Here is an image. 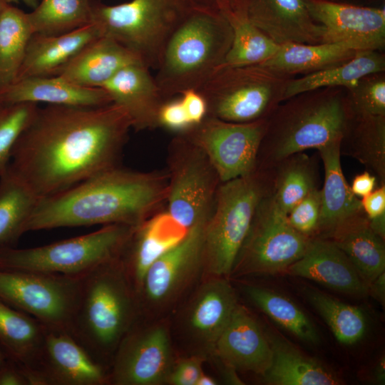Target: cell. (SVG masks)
<instances>
[{
	"label": "cell",
	"instance_id": "obj_23",
	"mask_svg": "<svg viewBox=\"0 0 385 385\" xmlns=\"http://www.w3.org/2000/svg\"><path fill=\"white\" fill-rule=\"evenodd\" d=\"M103 36L93 24L57 35L34 34L17 78L58 76L88 43Z\"/></svg>",
	"mask_w": 385,
	"mask_h": 385
},
{
	"label": "cell",
	"instance_id": "obj_54",
	"mask_svg": "<svg viewBox=\"0 0 385 385\" xmlns=\"http://www.w3.org/2000/svg\"><path fill=\"white\" fill-rule=\"evenodd\" d=\"M384 363L382 364V361H381L380 364L378 366L376 369V376L379 379L380 381H382V379L383 380L384 379Z\"/></svg>",
	"mask_w": 385,
	"mask_h": 385
},
{
	"label": "cell",
	"instance_id": "obj_42",
	"mask_svg": "<svg viewBox=\"0 0 385 385\" xmlns=\"http://www.w3.org/2000/svg\"><path fill=\"white\" fill-rule=\"evenodd\" d=\"M353 114L385 115V73L367 74L345 88Z\"/></svg>",
	"mask_w": 385,
	"mask_h": 385
},
{
	"label": "cell",
	"instance_id": "obj_9",
	"mask_svg": "<svg viewBox=\"0 0 385 385\" xmlns=\"http://www.w3.org/2000/svg\"><path fill=\"white\" fill-rule=\"evenodd\" d=\"M293 78L261 65H222L198 91L206 100L207 116L250 123L267 118L284 101L286 88Z\"/></svg>",
	"mask_w": 385,
	"mask_h": 385
},
{
	"label": "cell",
	"instance_id": "obj_39",
	"mask_svg": "<svg viewBox=\"0 0 385 385\" xmlns=\"http://www.w3.org/2000/svg\"><path fill=\"white\" fill-rule=\"evenodd\" d=\"M245 291L252 302L272 320L299 339L319 342L317 332L305 313L292 301L268 289L247 286Z\"/></svg>",
	"mask_w": 385,
	"mask_h": 385
},
{
	"label": "cell",
	"instance_id": "obj_8",
	"mask_svg": "<svg viewBox=\"0 0 385 385\" xmlns=\"http://www.w3.org/2000/svg\"><path fill=\"white\" fill-rule=\"evenodd\" d=\"M135 227L107 225L93 232L43 246L0 247V270L80 277L118 258Z\"/></svg>",
	"mask_w": 385,
	"mask_h": 385
},
{
	"label": "cell",
	"instance_id": "obj_16",
	"mask_svg": "<svg viewBox=\"0 0 385 385\" xmlns=\"http://www.w3.org/2000/svg\"><path fill=\"white\" fill-rule=\"evenodd\" d=\"M207 220L188 229L178 243L151 265L137 294L140 309L145 302L159 305L170 302L191 281L203 263Z\"/></svg>",
	"mask_w": 385,
	"mask_h": 385
},
{
	"label": "cell",
	"instance_id": "obj_34",
	"mask_svg": "<svg viewBox=\"0 0 385 385\" xmlns=\"http://www.w3.org/2000/svg\"><path fill=\"white\" fill-rule=\"evenodd\" d=\"M272 168L271 195L286 214L309 193L319 188L317 163L304 152L289 155Z\"/></svg>",
	"mask_w": 385,
	"mask_h": 385
},
{
	"label": "cell",
	"instance_id": "obj_56",
	"mask_svg": "<svg viewBox=\"0 0 385 385\" xmlns=\"http://www.w3.org/2000/svg\"><path fill=\"white\" fill-rule=\"evenodd\" d=\"M8 4H9L6 1V0H0V16Z\"/></svg>",
	"mask_w": 385,
	"mask_h": 385
},
{
	"label": "cell",
	"instance_id": "obj_35",
	"mask_svg": "<svg viewBox=\"0 0 385 385\" xmlns=\"http://www.w3.org/2000/svg\"><path fill=\"white\" fill-rule=\"evenodd\" d=\"M39 200L9 168L0 175V247H14Z\"/></svg>",
	"mask_w": 385,
	"mask_h": 385
},
{
	"label": "cell",
	"instance_id": "obj_21",
	"mask_svg": "<svg viewBox=\"0 0 385 385\" xmlns=\"http://www.w3.org/2000/svg\"><path fill=\"white\" fill-rule=\"evenodd\" d=\"M237 305L235 292L226 278L211 276L190 303L186 317L189 334L212 351Z\"/></svg>",
	"mask_w": 385,
	"mask_h": 385
},
{
	"label": "cell",
	"instance_id": "obj_53",
	"mask_svg": "<svg viewBox=\"0 0 385 385\" xmlns=\"http://www.w3.org/2000/svg\"><path fill=\"white\" fill-rule=\"evenodd\" d=\"M9 4L11 3H19L22 2L27 6L30 7L31 9H34L36 7L40 0H6Z\"/></svg>",
	"mask_w": 385,
	"mask_h": 385
},
{
	"label": "cell",
	"instance_id": "obj_3",
	"mask_svg": "<svg viewBox=\"0 0 385 385\" xmlns=\"http://www.w3.org/2000/svg\"><path fill=\"white\" fill-rule=\"evenodd\" d=\"M140 312L136 292L118 257L80 277L69 333L108 369L120 342Z\"/></svg>",
	"mask_w": 385,
	"mask_h": 385
},
{
	"label": "cell",
	"instance_id": "obj_11",
	"mask_svg": "<svg viewBox=\"0 0 385 385\" xmlns=\"http://www.w3.org/2000/svg\"><path fill=\"white\" fill-rule=\"evenodd\" d=\"M80 277L0 270V299L48 328L69 332Z\"/></svg>",
	"mask_w": 385,
	"mask_h": 385
},
{
	"label": "cell",
	"instance_id": "obj_40",
	"mask_svg": "<svg viewBox=\"0 0 385 385\" xmlns=\"http://www.w3.org/2000/svg\"><path fill=\"white\" fill-rule=\"evenodd\" d=\"M306 295L338 342L349 345L361 339L367 324L361 309L314 290H308Z\"/></svg>",
	"mask_w": 385,
	"mask_h": 385
},
{
	"label": "cell",
	"instance_id": "obj_44",
	"mask_svg": "<svg viewBox=\"0 0 385 385\" xmlns=\"http://www.w3.org/2000/svg\"><path fill=\"white\" fill-rule=\"evenodd\" d=\"M157 125L180 133L193 127L180 98H170L163 102L158 112Z\"/></svg>",
	"mask_w": 385,
	"mask_h": 385
},
{
	"label": "cell",
	"instance_id": "obj_18",
	"mask_svg": "<svg viewBox=\"0 0 385 385\" xmlns=\"http://www.w3.org/2000/svg\"><path fill=\"white\" fill-rule=\"evenodd\" d=\"M286 272L346 294L364 297L369 293V286L349 259L328 238L312 237L302 257Z\"/></svg>",
	"mask_w": 385,
	"mask_h": 385
},
{
	"label": "cell",
	"instance_id": "obj_27",
	"mask_svg": "<svg viewBox=\"0 0 385 385\" xmlns=\"http://www.w3.org/2000/svg\"><path fill=\"white\" fill-rule=\"evenodd\" d=\"M322 237L344 252L368 286L384 272V239L371 229L363 210Z\"/></svg>",
	"mask_w": 385,
	"mask_h": 385
},
{
	"label": "cell",
	"instance_id": "obj_6",
	"mask_svg": "<svg viewBox=\"0 0 385 385\" xmlns=\"http://www.w3.org/2000/svg\"><path fill=\"white\" fill-rule=\"evenodd\" d=\"M272 168L222 183L215 210L205 227L203 263L210 276L232 274L237 256L261 200L272 190Z\"/></svg>",
	"mask_w": 385,
	"mask_h": 385
},
{
	"label": "cell",
	"instance_id": "obj_36",
	"mask_svg": "<svg viewBox=\"0 0 385 385\" xmlns=\"http://www.w3.org/2000/svg\"><path fill=\"white\" fill-rule=\"evenodd\" d=\"M221 14L228 21L232 31L231 46L222 65L261 64L279 50L280 45L255 26L239 5Z\"/></svg>",
	"mask_w": 385,
	"mask_h": 385
},
{
	"label": "cell",
	"instance_id": "obj_29",
	"mask_svg": "<svg viewBox=\"0 0 385 385\" xmlns=\"http://www.w3.org/2000/svg\"><path fill=\"white\" fill-rule=\"evenodd\" d=\"M45 329L37 319L0 299V345L24 374L36 365Z\"/></svg>",
	"mask_w": 385,
	"mask_h": 385
},
{
	"label": "cell",
	"instance_id": "obj_41",
	"mask_svg": "<svg viewBox=\"0 0 385 385\" xmlns=\"http://www.w3.org/2000/svg\"><path fill=\"white\" fill-rule=\"evenodd\" d=\"M38 108V104L34 103H6L0 106V175L8 169L14 145Z\"/></svg>",
	"mask_w": 385,
	"mask_h": 385
},
{
	"label": "cell",
	"instance_id": "obj_2",
	"mask_svg": "<svg viewBox=\"0 0 385 385\" xmlns=\"http://www.w3.org/2000/svg\"><path fill=\"white\" fill-rule=\"evenodd\" d=\"M167 194L168 189L158 178L116 165L40 199L25 232L93 225L135 227Z\"/></svg>",
	"mask_w": 385,
	"mask_h": 385
},
{
	"label": "cell",
	"instance_id": "obj_52",
	"mask_svg": "<svg viewBox=\"0 0 385 385\" xmlns=\"http://www.w3.org/2000/svg\"><path fill=\"white\" fill-rule=\"evenodd\" d=\"M217 384V381L214 378L202 371L197 381L196 385H216Z\"/></svg>",
	"mask_w": 385,
	"mask_h": 385
},
{
	"label": "cell",
	"instance_id": "obj_12",
	"mask_svg": "<svg viewBox=\"0 0 385 385\" xmlns=\"http://www.w3.org/2000/svg\"><path fill=\"white\" fill-rule=\"evenodd\" d=\"M267 118L250 123H232L207 116L187 133L207 155L222 183L252 173L264 136Z\"/></svg>",
	"mask_w": 385,
	"mask_h": 385
},
{
	"label": "cell",
	"instance_id": "obj_45",
	"mask_svg": "<svg viewBox=\"0 0 385 385\" xmlns=\"http://www.w3.org/2000/svg\"><path fill=\"white\" fill-rule=\"evenodd\" d=\"M362 210L371 229L385 238V185H378L370 194L362 197Z\"/></svg>",
	"mask_w": 385,
	"mask_h": 385
},
{
	"label": "cell",
	"instance_id": "obj_4",
	"mask_svg": "<svg viewBox=\"0 0 385 385\" xmlns=\"http://www.w3.org/2000/svg\"><path fill=\"white\" fill-rule=\"evenodd\" d=\"M352 115L345 88L324 87L284 100L267 118L257 168L341 140Z\"/></svg>",
	"mask_w": 385,
	"mask_h": 385
},
{
	"label": "cell",
	"instance_id": "obj_14",
	"mask_svg": "<svg viewBox=\"0 0 385 385\" xmlns=\"http://www.w3.org/2000/svg\"><path fill=\"white\" fill-rule=\"evenodd\" d=\"M25 377L28 385H104L108 369L68 332L46 327L38 360Z\"/></svg>",
	"mask_w": 385,
	"mask_h": 385
},
{
	"label": "cell",
	"instance_id": "obj_46",
	"mask_svg": "<svg viewBox=\"0 0 385 385\" xmlns=\"http://www.w3.org/2000/svg\"><path fill=\"white\" fill-rule=\"evenodd\" d=\"M202 358L193 356L173 363L166 383L171 385H196L202 373Z\"/></svg>",
	"mask_w": 385,
	"mask_h": 385
},
{
	"label": "cell",
	"instance_id": "obj_37",
	"mask_svg": "<svg viewBox=\"0 0 385 385\" xmlns=\"http://www.w3.org/2000/svg\"><path fill=\"white\" fill-rule=\"evenodd\" d=\"M33 34L27 13L8 4L0 16V92L16 81Z\"/></svg>",
	"mask_w": 385,
	"mask_h": 385
},
{
	"label": "cell",
	"instance_id": "obj_25",
	"mask_svg": "<svg viewBox=\"0 0 385 385\" xmlns=\"http://www.w3.org/2000/svg\"><path fill=\"white\" fill-rule=\"evenodd\" d=\"M212 177L203 162L191 158L179 167L168 191V213L187 230L208 218Z\"/></svg>",
	"mask_w": 385,
	"mask_h": 385
},
{
	"label": "cell",
	"instance_id": "obj_48",
	"mask_svg": "<svg viewBox=\"0 0 385 385\" xmlns=\"http://www.w3.org/2000/svg\"><path fill=\"white\" fill-rule=\"evenodd\" d=\"M379 185L377 178L369 170L354 176L350 185L352 192L358 197L370 194Z\"/></svg>",
	"mask_w": 385,
	"mask_h": 385
},
{
	"label": "cell",
	"instance_id": "obj_10",
	"mask_svg": "<svg viewBox=\"0 0 385 385\" xmlns=\"http://www.w3.org/2000/svg\"><path fill=\"white\" fill-rule=\"evenodd\" d=\"M311 238L290 225L270 193L257 206L232 274L284 272L302 257Z\"/></svg>",
	"mask_w": 385,
	"mask_h": 385
},
{
	"label": "cell",
	"instance_id": "obj_1",
	"mask_svg": "<svg viewBox=\"0 0 385 385\" xmlns=\"http://www.w3.org/2000/svg\"><path fill=\"white\" fill-rule=\"evenodd\" d=\"M130 119L120 106L38 107L19 138L9 168L39 198L116 166Z\"/></svg>",
	"mask_w": 385,
	"mask_h": 385
},
{
	"label": "cell",
	"instance_id": "obj_15",
	"mask_svg": "<svg viewBox=\"0 0 385 385\" xmlns=\"http://www.w3.org/2000/svg\"><path fill=\"white\" fill-rule=\"evenodd\" d=\"M311 16L324 29L322 43L356 51H383L385 9L332 0H304Z\"/></svg>",
	"mask_w": 385,
	"mask_h": 385
},
{
	"label": "cell",
	"instance_id": "obj_20",
	"mask_svg": "<svg viewBox=\"0 0 385 385\" xmlns=\"http://www.w3.org/2000/svg\"><path fill=\"white\" fill-rule=\"evenodd\" d=\"M187 231L168 212L145 220L135 227L119 260L137 294L151 265L178 243Z\"/></svg>",
	"mask_w": 385,
	"mask_h": 385
},
{
	"label": "cell",
	"instance_id": "obj_33",
	"mask_svg": "<svg viewBox=\"0 0 385 385\" xmlns=\"http://www.w3.org/2000/svg\"><path fill=\"white\" fill-rule=\"evenodd\" d=\"M272 361L263 375L272 385H336L340 381L325 367L286 342L272 339Z\"/></svg>",
	"mask_w": 385,
	"mask_h": 385
},
{
	"label": "cell",
	"instance_id": "obj_17",
	"mask_svg": "<svg viewBox=\"0 0 385 385\" xmlns=\"http://www.w3.org/2000/svg\"><path fill=\"white\" fill-rule=\"evenodd\" d=\"M248 19L279 45L320 43L324 29L311 16L304 0H240Z\"/></svg>",
	"mask_w": 385,
	"mask_h": 385
},
{
	"label": "cell",
	"instance_id": "obj_43",
	"mask_svg": "<svg viewBox=\"0 0 385 385\" xmlns=\"http://www.w3.org/2000/svg\"><path fill=\"white\" fill-rule=\"evenodd\" d=\"M321 211L320 188L309 193L287 214L290 225L298 232L313 237L319 225Z\"/></svg>",
	"mask_w": 385,
	"mask_h": 385
},
{
	"label": "cell",
	"instance_id": "obj_19",
	"mask_svg": "<svg viewBox=\"0 0 385 385\" xmlns=\"http://www.w3.org/2000/svg\"><path fill=\"white\" fill-rule=\"evenodd\" d=\"M212 352L232 370L262 375L272 361L270 342L249 312L240 304L215 342Z\"/></svg>",
	"mask_w": 385,
	"mask_h": 385
},
{
	"label": "cell",
	"instance_id": "obj_57",
	"mask_svg": "<svg viewBox=\"0 0 385 385\" xmlns=\"http://www.w3.org/2000/svg\"><path fill=\"white\" fill-rule=\"evenodd\" d=\"M2 104H3V103H1V101H0V106H1Z\"/></svg>",
	"mask_w": 385,
	"mask_h": 385
},
{
	"label": "cell",
	"instance_id": "obj_28",
	"mask_svg": "<svg viewBox=\"0 0 385 385\" xmlns=\"http://www.w3.org/2000/svg\"><path fill=\"white\" fill-rule=\"evenodd\" d=\"M341 140L317 150L324 179L320 188L321 211L314 237H324L341 222L362 210L361 200L351 191L341 165Z\"/></svg>",
	"mask_w": 385,
	"mask_h": 385
},
{
	"label": "cell",
	"instance_id": "obj_30",
	"mask_svg": "<svg viewBox=\"0 0 385 385\" xmlns=\"http://www.w3.org/2000/svg\"><path fill=\"white\" fill-rule=\"evenodd\" d=\"M359 51L339 43H299L280 45L277 53L261 65L281 75L294 77L308 75L344 63Z\"/></svg>",
	"mask_w": 385,
	"mask_h": 385
},
{
	"label": "cell",
	"instance_id": "obj_32",
	"mask_svg": "<svg viewBox=\"0 0 385 385\" xmlns=\"http://www.w3.org/2000/svg\"><path fill=\"white\" fill-rule=\"evenodd\" d=\"M385 71V55L382 51H359L341 64L292 78L286 88L284 100L300 93L324 87L349 88L361 77Z\"/></svg>",
	"mask_w": 385,
	"mask_h": 385
},
{
	"label": "cell",
	"instance_id": "obj_5",
	"mask_svg": "<svg viewBox=\"0 0 385 385\" xmlns=\"http://www.w3.org/2000/svg\"><path fill=\"white\" fill-rule=\"evenodd\" d=\"M232 38L222 14L191 8L168 38L155 68L154 78L164 100L200 90L224 63Z\"/></svg>",
	"mask_w": 385,
	"mask_h": 385
},
{
	"label": "cell",
	"instance_id": "obj_7",
	"mask_svg": "<svg viewBox=\"0 0 385 385\" xmlns=\"http://www.w3.org/2000/svg\"><path fill=\"white\" fill-rule=\"evenodd\" d=\"M191 8L183 0L93 1L91 24L155 69L168 38Z\"/></svg>",
	"mask_w": 385,
	"mask_h": 385
},
{
	"label": "cell",
	"instance_id": "obj_50",
	"mask_svg": "<svg viewBox=\"0 0 385 385\" xmlns=\"http://www.w3.org/2000/svg\"><path fill=\"white\" fill-rule=\"evenodd\" d=\"M192 8L216 11H224L236 6L240 0H183Z\"/></svg>",
	"mask_w": 385,
	"mask_h": 385
},
{
	"label": "cell",
	"instance_id": "obj_49",
	"mask_svg": "<svg viewBox=\"0 0 385 385\" xmlns=\"http://www.w3.org/2000/svg\"><path fill=\"white\" fill-rule=\"evenodd\" d=\"M0 385H28L22 371L9 359L0 366Z\"/></svg>",
	"mask_w": 385,
	"mask_h": 385
},
{
	"label": "cell",
	"instance_id": "obj_31",
	"mask_svg": "<svg viewBox=\"0 0 385 385\" xmlns=\"http://www.w3.org/2000/svg\"><path fill=\"white\" fill-rule=\"evenodd\" d=\"M340 153L364 165L385 185V115L353 114L340 143Z\"/></svg>",
	"mask_w": 385,
	"mask_h": 385
},
{
	"label": "cell",
	"instance_id": "obj_51",
	"mask_svg": "<svg viewBox=\"0 0 385 385\" xmlns=\"http://www.w3.org/2000/svg\"><path fill=\"white\" fill-rule=\"evenodd\" d=\"M369 292L381 303L384 304L385 302V273L384 272L380 274L373 282L369 285Z\"/></svg>",
	"mask_w": 385,
	"mask_h": 385
},
{
	"label": "cell",
	"instance_id": "obj_38",
	"mask_svg": "<svg viewBox=\"0 0 385 385\" xmlns=\"http://www.w3.org/2000/svg\"><path fill=\"white\" fill-rule=\"evenodd\" d=\"M93 0H40L27 13L34 34L57 35L91 24Z\"/></svg>",
	"mask_w": 385,
	"mask_h": 385
},
{
	"label": "cell",
	"instance_id": "obj_13",
	"mask_svg": "<svg viewBox=\"0 0 385 385\" xmlns=\"http://www.w3.org/2000/svg\"><path fill=\"white\" fill-rule=\"evenodd\" d=\"M138 319L114 354L108 368L109 384L166 383L174 363L169 332L164 325L140 327Z\"/></svg>",
	"mask_w": 385,
	"mask_h": 385
},
{
	"label": "cell",
	"instance_id": "obj_47",
	"mask_svg": "<svg viewBox=\"0 0 385 385\" xmlns=\"http://www.w3.org/2000/svg\"><path fill=\"white\" fill-rule=\"evenodd\" d=\"M180 100L193 126L202 123L207 116L208 108L205 98L195 89L183 91Z\"/></svg>",
	"mask_w": 385,
	"mask_h": 385
},
{
	"label": "cell",
	"instance_id": "obj_55",
	"mask_svg": "<svg viewBox=\"0 0 385 385\" xmlns=\"http://www.w3.org/2000/svg\"><path fill=\"white\" fill-rule=\"evenodd\" d=\"M8 359V357L4 351V350L3 349V348L1 347V346L0 345V366Z\"/></svg>",
	"mask_w": 385,
	"mask_h": 385
},
{
	"label": "cell",
	"instance_id": "obj_24",
	"mask_svg": "<svg viewBox=\"0 0 385 385\" xmlns=\"http://www.w3.org/2000/svg\"><path fill=\"white\" fill-rule=\"evenodd\" d=\"M0 101L3 104L45 103L77 107H96L112 103L103 88L79 86L60 76L18 80L0 92Z\"/></svg>",
	"mask_w": 385,
	"mask_h": 385
},
{
	"label": "cell",
	"instance_id": "obj_22",
	"mask_svg": "<svg viewBox=\"0 0 385 385\" xmlns=\"http://www.w3.org/2000/svg\"><path fill=\"white\" fill-rule=\"evenodd\" d=\"M149 69L141 63L128 66L101 87L125 110L137 130L158 126V112L165 101Z\"/></svg>",
	"mask_w": 385,
	"mask_h": 385
},
{
	"label": "cell",
	"instance_id": "obj_26",
	"mask_svg": "<svg viewBox=\"0 0 385 385\" xmlns=\"http://www.w3.org/2000/svg\"><path fill=\"white\" fill-rule=\"evenodd\" d=\"M140 63H143L120 43L101 36L84 47L58 76L79 86L101 88L123 68Z\"/></svg>",
	"mask_w": 385,
	"mask_h": 385
}]
</instances>
